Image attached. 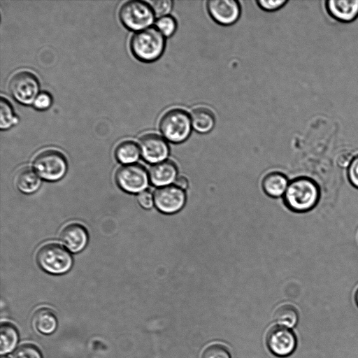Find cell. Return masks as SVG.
<instances>
[{
  "mask_svg": "<svg viewBox=\"0 0 358 358\" xmlns=\"http://www.w3.org/2000/svg\"><path fill=\"white\" fill-rule=\"evenodd\" d=\"M34 107L37 110H45L52 104V97L48 92H40L34 101Z\"/></svg>",
  "mask_w": 358,
  "mask_h": 358,
  "instance_id": "obj_29",
  "label": "cell"
},
{
  "mask_svg": "<svg viewBox=\"0 0 358 358\" xmlns=\"http://www.w3.org/2000/svg\"><path fill=\"white\" fill-rule=\"evenodd\" d=\"M62 243L71 252H79L86 246L88 241V234L84 226L73 222L66 224L60 234Z\"/></svg>",
  "mask_w": 358,
  "mask_h": 358,
  "instance_id": "obj_13",
  "label": "cell"
},
{
  "mask_svg": "<svg viewBox=\"0 0 358 358\" xmlns=\"http://www.w3.org/2000/svg\"><path fill=\"white\" fill-rule=\"evenodd\" d=\"M207 9L212 19L222 25L235 23L241 15L240 4L234 0H210L207 3Z\"/></svg>",
  "mask_w": 358,
  "mask_h": 358,
  "instance_id": "obj_12",
  "label": "cell"
},
{
  "mask_svg": "<svg viewBox=\"0 0 358 358\" xmlns=\"http://www.w3.org/2000/svg\"><path fill=\"white\" fill-rule=\"evenodd\" d=\"M1 358H8V357H6L5 356H2Z\"/></svg>",
  "mask_w": 358,
  "mask_h": 358,
  "instance_id": "obj_34",
  "label": "cell"
},
{
  "mask_svg": "<svg viewBox=\"0 0 358 358\" xmlns=\"http://www.w3.org/2000/svg\"><path fill=\"white\" fill-rule=\"evenodd\" d=\"M0 128L8 129L17 123V117L15 115L12 106L4 97L0 99Z\"/></svg>",
  "mask_w": 358,
  "mask_h": 358,
  "instance_id": "obj_23",
  "label": "cell"
},
{
  "mask_svg": "<svg viewBox=\"0 0 358 358\" xmlns=\"http://www.w3.org/2000/svg\"><path fill=\"white\" fill-rule=\"evenodd\" d=\"M138 147L144 160L155 164L164 162L169 154V148L165 139L153 133L142 136Z\"/></svg>",
  "mask_w": 358,
  "mask_h": 358,
  "instance_id": "obj_11",
  "label": "cell"
},
{
  "mask_svg": "<svg viewBox=\"0 0 358 358\" xmlns=\"http://www.w3.org/2000/svg\"><path fill=\"white\" fill-rule=\"evenodd\" d=\"M153 196L156 208L164 214L176 213L183 208L186 201L184 190L176 185L159 187L155 190Z\"/></svg>",
  "mask_w": 358,
  "mask_h": 358,
  "instance_id": "obj_10",
  "label": "cell"
},
{
  "mask_svg": "<svg viewBox=\"0 0 358 358\" xmlns=\"http://www.w3.org/2000/svg\"><path fill=\"white\" fill-rule=\"evenodd\" d=\"M320 198V189L310 178L300 177L292 180L284 194L286 206L296 213L306 212L313 208Z\"/></svg>",
  "mask_w": 358,
  "mask_h": 358,
  "instance_id": "obj_1",
  "label": "cell"
},
{
  "mask_svg": "<svg viewBox=\"0 0 358 358\" xmlns=\"http://www.w3.org/2000/svg\"><path fill=\"white\" fill-rule=\"evenodd\" d=\"M355 300L358 305V289L357 290L356 294H355Z\"/></svg>",
  "mask_w": 358,
  "mask_h": 358,
  "instance_id": "obj_33",
  "label": "cell"
},
{
  "mask_svg": "<svg viewBox=\"0 0 358 358\" xmlns=\"http://www.w3.org/2000/svg\"><path fill=\"white\" fill-rule=\"evenodd\" d=\"M266 343L271 353L280 357L290 355L296 346L294 333L281 325H273L266 331Z\"/></svg>",
  "mask_w": 358,
  "mask_h": 358,
  "instance_id": "obj_9",
  "label": "cell"
},
{
  "mask_svg": "<svg viewBox=\"0 0 358 358\" xmlns=\"http://www.w3.org/2000/svg\"><path fill=\"white\" fill-rule=\"evenodd\" d=\"M325 8L331 17L341 22H351L358 17V0H327Z\"/></svg>",
  "mask_w": 358,
  "mask_h": 358,
  "instance_id": "obj_14",
  "label": "cell"
},
{
  "mask_svg": "<svg viewBox=\"0 0 358 358\" xmlns=\"http://www.w3.org/2000/svg\"><path fill=\"white\" fill-rule=\"evenodd\" d=\"M39 82L36 76L27 71L15 73L8 83V90L12 96L24 105L34 103L39 94Z\"/></svg>",
  "mask_w": 358,
  "mask_h": 358,
  "instance_id": "obj_7",
  "label": "cell"
},
{
  "mask_svg": "<svg viewBox=\"0 0 358 358\" xmlns=\"http://www.w3.org/2000/svg\"><path fill=\"white\" fill-rule=\"evenodd\" d=\"M288 185L287 178L280 172L269 173L262 180V188L264 192L268 196L275 198L285 194Z\"/></svg>",
  "mask_w": 358,
  "mask_h": 358,
  "instance_id": "obj_16",
  "label": "cell"
},
{
  "mask_svg": "<svg viewBox=\"0 0 358 358\" xmlns=\"http://www.w3.org/2000/svg\"><path fill=\"white\" fill-rule=\"evenodd\" d=\"M148 3L152 9L155 15L159 18L166 16L173 7V1L171 0L149 1Z\"/></svg>",
  "mask_w": 358,
  "mask_h": 358,
  "instance_id": "obj_26",
  "label": "cell"
},
{
  "mask_svg": "<svg viewBox=\"0 0 358 358\" xmlns=\"http://www.w3.org/2000/svg\"><path fill=\"white\" fill-rule=\"evenodd\" d=\"M348 176L350 183L358 188V155L350 161L348 167Z\"/></svg>",
  "mask_w": 358,
  "mask_h": 358,
  "instance_id": "obj_28",
  "label": "cell"
},
{
  "mask_svg": "<svg viewBox=\"0 0 358 358\" xmlns=\"http://www.w3.org/2000/svg\"><path fill=\"white\" fill-rule=\"evenodd\" d=\"M287 1L285 0L277 1H264L259 0L257 1L258 6L264 10L273 11L282 7Z\"/></svg>",
  "mask_w": 358,
  "mask_h": 358,
  "instance_id": "obj_30",
  "label": "cell"
},
{
  "mask_svg": "<svg viewBox=\"0 0 358 358\" xmlns=\"http://www.w3.org/2000/svg\"><path fill=\"white\" fill-rule=\"evenodd\" d=\"M33 166L37 174L48 181L60 180L67 170V162L64 155L52 149L38 153L34 159Z\"/></svg>",
  "mask_w": 358,
  "mask_h": 358,
  "instance_id": "obj_6",
  "label": "cell"
},
{
  "mask_svg": "<svg viewBox=\"0 0 358 358\" xmlns=\"http://www.w3.org/2000/svg\"><path fill=\"white\" fill-rule=\"evenodd\" d=\"M133 55L139 60L151 62L159 59L165 48L164 36L154 27L136 33L130 41Z\"/></svg>",
  "mask_w": 358,
  "mask_h": 358,
  "instance_id": "obj_2",
  "label": "cell"
},
{
  "mask_svg": "<svg viewBox=\"0 0 358 358\" xmlns=\"http://www.w3.org/2000/svg\"><path fill=\"white\" fill-rule=\"evenodd\" d=\"M36 262L46 272L60 275L69 271L73 265L70 252L57 243H47L37 251Z\"/></svg>",
  "mask_w": 358,
  "mask_h": 358,
  "instance_id": "obj_3",
  "label": "cell"
},
{
  "mask_svg": "<svg viewBox=\"0 0 358 358\" xmlns=\"http://www.w3.org/2000/svg\"><path fill=\"white\" fill-rule=\"evenodd\" d=\"M273 319L281 326L292 328L299 320L297 309L292 304L283 303L278 306L273 313Z\"/></svg>",
  "mask_w": 358,
  "mask_h": 358,
  "instance_id": "obj_20",
  "label": "cell"
},
{
  "mask_svg": "<svg viewBox=\"0 0 358 358\" xmlns=\"http://www.w3.org/2000/svg\"><path fill=\"white\" fill-rule=\"evenodd\" d=\"M177 173V166L173 162L164 161L150 167L149 178L152 185L162 187L175 182Z\"/></svg>",
  "mask_w": 358,
  "mask_h": 358,
  "instance_id": "obj_15",
  "label": "cell"
},
{
  "mask_svg": "<svg viewBox=\"0 0 358 358\" xmlns=\"http://www.w3.org/2000/svg\"><path fill=\"white\" fill-rule=\"evenodd\" d=\"M12 358H42V355L36 346L24 344L15 351Z\"/></svg>",
  "mask_w": 358,
  "mask_h": 358,
  "instance_id": "obj_27",
  "label": "cell"
},
{
  "mask_svg": "<svg viewBox=\"0 0 358 358\" xmlns=\"http://www.w3.org/2000/svg\"><path fill=\"white\" fill-rule=\"evenodd\" d=\"M18 341V333L11 324L2 323L0 328V352L6 354L12 351Z\"/></svg>",
  "mask_w": 358,
  "mask_h": 358,
  "instance_id": "obj_22",
  "label": "cell"
},
{
  "mask_svg": "<svg viewBox=\"0 0 358 358\" xmlns=\"http://www.w3.org/2000/svg\"><path fill=\"white\" fill-rule=\"evenodd\" d=\"M138 201L143 208L150 209L154 204V196L149 191L145 190L138 196Z\"/></svg>",
  "mask_w": 358,
  "mask_h": 358,
  "instance_id": "obj_31",
  "label": "cell"
},
{
  "mask_svg": "<svg viewBox=\"0 0 358 358\" xmlns=\"http://www.w3.org/2000/svg\"><path fill=\"white\" fill-rule=\"evenodd\" d=\"M192 126L201 134L210 132L215 127V118L213 112L206 107H196L191 112Z\"/></svg>",
  "mask_w": 358,
  "mask_h": 358,
  "instance_id": "obj_17",
  "label": "cell"
},
{
  "mask_svg": "<svg viewBox=\"0 0 358 358\" xmlns=\"http://www.w3.org/2000/svg\"><path fill=\"white\" fill-rule=\"evenodd\" d=\"M148 174L141 164H126L120 167L115 174L118 186L129 193H141L148 185Z\"/></svg>",
  "mask_w": 358,
  "mask_h": 358,
  "instance_id": "obj_8",
  "label": "cell"
},
{
  "mask_svg": "<svg viewBox=\"0 0 358 358\" xmlns=\"http://www.w3.org/2000/svg\"><path fill=\"white\" fill-rule=\"evenodd\" d=\"M119 17L127 29L140 31L149 28L154 22L155 14L148 2L132 0L121 6Z\"/></svg>",
  "mask_w": 358,
  "mask_h": 358,
  "instance_id": "obj_5",
  "label": "cell"
},
{
  "mask_svg": "<svg viewBox=\"0 0 358 358\" xmlns=\"http://www.w3.org/2000/svg\"><path fill=\"white\" fill-rule=\"evenodd\" d=\"M156 27L164 36L170 37L175 33L177 24L173 17L166 15L158 18L156 22Z\"/></svg>",
  "mask_w": 358,
  "mask_h": 358,
  "instance_id": "obj_25",
  "label": "cell"
},
{
  "mask_svg": "<svg viewBox=\"0 0 358 358\" xmlns=\"http://www.w3.org/2000/svg\"><path fill=\"white\" fill-rule=\"evenodd\" d=\"M17 189L25 194L36 192L41 186V179L37 173L30 167L20 169L15 176Z\"/></svg>",
  "mask_w": 358,
  "mask_h": 358,
  "instance_id": "obj_19",
  "label": "cell"
},
{
  "mask_svg": "<svg viewBox=\"0 0 358 358\" xmlns=\"http://www.w3.org/2000/svg\"><path fill=\"white\" fill-rule=\"evenodd\" d=\"M189 114L182 108H172L166 112L159 121V129L169 141L179 143L185 141L192 131Z\"/></svg>",
  "mask_w": 358,
  "mask_h": 358,
  "instance_id": "obj_4",
  "label": "cell"
},
{
  "mask_svg": "<svg viewBox=\"0 0 358 358\" xmlns=\"http://www.w3.org/2000/svg\"><path fill=\"white\" fill-rule=\"evenodd\" d=\"M174 183L176 187L182 190L186 189L189 185L187 178L182 176L178 177Z\"/></svg>",
  "mask_w": 358,
  "mask_h": 358,
  "instance_id": "obj_32",
  "label": "cell"
},
{
  "mask_svg": "<svg viewBox=\"0 0 358 358\" xmlns=\"http://www.w3.org/2000/svg\"><path fill=\"white\" fill-rule=\"evenodd\" d=\"M32 324L38 332L43 334H50L57 327V320L52 310L42 308L37 310L34 314Z\"/></svg>",
  "mask_w": 358,
  "mask_h": 358,
  "instance_id": "obj_18",
  "label": "cell"
},
{
  "mask_svg": "<svg viewBox=\"0 0 358 358\" xmlns=\"http://www.w3.org/2000/svg\"><path fill=\"white\" fill-rule=\"evenodd\" d=\"M140 152L139 147L135 142L127 140L117 145L115 150V156L118 162L130 164L138 160Z\"/></svg>",
  "mask_w": 358,
  "mask_h": 358,
  "instance_id": "obj_21",
  "label": "cell"
},
{
  "mask_svg": "<svg viewBox=\"0 0 358 358\" xmlns=\"http://www.w3.org/2000/svg\"><path fill=\"white\" fill-rule=\"evenodd\" d=\"M201 358H231L227 345L222 343L214 342L205 347L201 353Z\"/></svg>",
  "mask_w": 358,
  "mask_h": 358,
  "instance_id": "obj_24",
  "label": "cell"
}]
</instances>
